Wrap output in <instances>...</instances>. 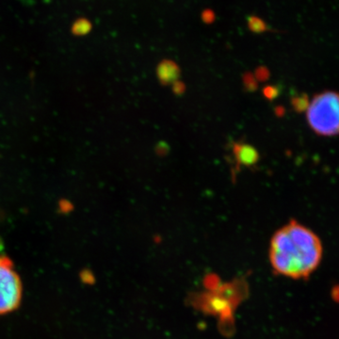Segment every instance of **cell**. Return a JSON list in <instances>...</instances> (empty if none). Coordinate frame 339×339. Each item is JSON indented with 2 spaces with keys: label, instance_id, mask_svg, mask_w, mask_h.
Here are the masks:
<instances>
[{
  "label": "cell",
  "instance_id": "1",
  "mask_svg": "<svg viewBox=\"0 0 339 339\" xmlns=\"http://www.w3.org/2000/svg\"><path fill=\"white\" fill-rule=\"evenodd\" d=\"M322 244L307 227L290 220L273 235L270 259L276 273L293 279L308 278L321 261Z\"/></svg>",
  "mask_w": 339,
  "mask_h": 339
},
{
  "label": "cell",
  "instance_id": "2",
  "mask_svg": "<svg viewBox=\"0 0 339 339\" xmlns=\"http://www.w3.org/2000/svg\"><path fill=\"white\" fill-rule=\"evenodd\" d=\"M310 128L319 136L337 135L339 130V99L335 91L326 90L315 95L306 107Z\"/></svg>",
  "mask_w": 339,
  "mask_h": 339
},
{
  "label": "cell",
  "instance_id": "3",
  "mask_svg": "<svg viewBox=\"0 0 339 339\" xmlns=\"http://www.w3.org/2000/svg\"><path fill=\"white\" fill-rule=\"evenodd\" d=\"M22 301V282L10 257L0 256V316L19 307Z\"/></svg>",
  "mask_w": 339,
  "mask_h": 339
},
{
  "label": "cell",
  "instance_id": "4",
  "mask_svg": "<svg viewBox=\"0 0 339 339\" xmlns=\"http://www.w3.org/2000/svg\"><path fill=\"white\" fill-rule=\"evenodd\" d=\"M192 303L195 307L206 314L219 315L220 317L233 316V307L227 300L216 292L198 295L192 301Z\"/></svg>",
  "mask_w": 339,
  "mask_h": 339
},
{
  "label": "cell",
  "instance_id": "5",
  "mask_svg": "<svg viewBox=\"0 0 339 339\" xmlns=\"http://www.w3.org/2000/svg\"><path fill=\"white\" fill-rule=\"evenodd\" d=\"M234 155L240 165L254 166L258 161V153L251 145L245 143H238L234 145Z\"/></svg>",
  "mask_w": 339,
  "mask_h": 339
},
{
  "label": "cell",
  "instance_id": "6",
  "mask_svg": "<svg viewBox=\"0 0 339 339\" xmlns=\"http://www.w3.org/2000/svg\"><path fill=\"white\" fill-rule=\"evenodd\" d=\"M179 73L178 66L171 60H165L158 65V79L164 84L174 82L177 79Z\"/></svg>",
  "mask_w": 339,
  "mask_h": 339
},
{
  "label": "cell",
  "instance_id": "7",
  "mask_svg": "<svg viewBox=\"0 0 339 339\" xmlns=\"http://www.w3.org/2000/svg\"><path fill=\"white\" fill-rule=\"evenodd\" d=\"M91 30V24L85 18L77 19L72 26V33L76 36H83L88 34Z\"/></svg>",
  "mask_w": 339,
  "mask_h": 339
},
{
  "label": "cell",
  "instance_id": "8",
  "mask_svg": "<svg viewBox=\"0 0 339 339\" xmlns=\"http://www.w3.org/2000/svg\"><path fill=\"white\" fill-rule=\"evenodd\" d=\"M203 284L206 288L210 289L213 292L217 291L218 287L221 285L220 280L215 274H208L207 276H205V278L203 280Z\"/></svg>",
  "mask_w": 339,
  "mask_h": 339
},
{
  "label": "cell",
  "instance_id": "9",
  "mask_svg": "<svg viewBox=\"0 0 339 339\" xmlns=\"http://www.w3.org/2000/svg\"><path fill=\"white\" fill-rule=\"evenodd\" d=\"M79 277L81 279L83 284L86 285H93L95 282V277L90 270H83L79 274Z\"/></svg>",
  "mask_w": 339,
  "mask_h": 339
},
{
  "label": "cell",
  "instance_id": "10",
  "mask_svg": "<svg viewBox=\"0 0 339 339\" xmlns=\"http://www.w3.org/2000/svg\"><path fill=\"white\" fill-rule=\"evenodd\" d=\"M309 101L306 99V98L302 97H296L294 98L293 100V105L294 107L301 111V110H304L306 109L307 105H308Z\"/></svg>",
  "mask_w": 339,
  "mask_h": 339
},
{
  "label": "cell",
  "instance_id": "11",
  "mask_svg": "<svg viewBox=\"0 0 339 339\" xmlns=\"http://www.w3.org/2000/svg\"><path fill=\"white\" fill-rule=\"evenodd\" d=\"M331 297L335 301H338V286H335L331 290Z\"/></svg>",
  "mask_w": 339,
  "mask_h": 339
},
{
  "label": "cell",
  "instance_id": "12",
  "mask_svg": "<svg viewBox=\"0 0 339 339\" xmlns=\"http://www.w3.org/2000/svg\"><path fill=\"white\" fill-rule=\"evenodd\" d=\"M4 249V242L2 241V239L0 238V252Z\"/></svg>",
  "mask_w": 339,
  "mask_h": 339
}]
</instances>
